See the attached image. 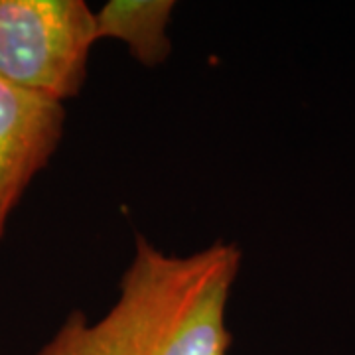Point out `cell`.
I'll return each instance as SVG.
<instances>
[{
  "instance_id": "cell-1",
  "label": "cell",
  "mask_w": 355,
  "mask_h": 355,
  "mask_svg": "<svg viewBox=\"0 0 355 355\" xmlns=\"http://www.w3.org/2000/svg\"><path fill=\"white\" fill-rule=\"evenodd\" d=\"M241 263L235 243L176 254L137 235L113 304L99 318L69 312L36 355H227Z\"/></svg>"
},
{
  "instance_id": "cell-2",
  "label": "cell",
  "mask_w": 355,
  "mask_h": 355,
  "mask_svg": "<svg viewBox=\"0 0 355 355\" xmlns=\"http://www.w3.org/2000/svg\"><path fill=\"white\" fill-rule=\"evenodd\" d=\"M97 42L95 10L83 0H0V79L14 87L73 99Z\"/></svg>"
},
{
  "instance_id": "cell-3",
  "label": "cell",
  "mask_w": 355,
  "mask_h": 355,
  "mask_svg": "<svg viewBox=\"0 0 355 355\" xmlns=\"http://www.w3.org/2000/svg\"><path fill=\"white\" fill-rule=\"evenodd\" d=\"M64 125V103L0 79V241L26 190L58 153Z\"/></svg>"
},
{
  "instance_id": "cell-4",
  "label": "cell",
  "mask_w": 355,
  "mask_h": 355,
  "mask_svg": "<svg viewBox=\"0 0 355 355\" xmlns=\"http://www.w3.org/2000/svg\"><path fill=\"white\" fill-rule=\"evenodd\" d=\"M172 0H109L95 10L97 40H116L146 67L164 64L172 53Z\"/></svg>"
}]
</instances>
